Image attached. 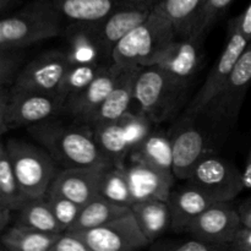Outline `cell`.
<instances>
[{"instance_id": "1", "label": "cell", "mask_w": 251, "mask_h": 251, "mask_svg": "<svg viewBox=\"0 0 251 251\" xmlns=\"http://www.w3.org/2000/svg\"><path fill=\"white\" fill-rule=\"evenodd\" d=\"M27 131L63 168L113 166L98 147L88 125L76 122L66 124L54 118L31 125L27 127Z\"/></svg>"}, {"instance_id": "2", "label": "cell", "mask_w": 251, "mask_h": 251, "mask_svg": "<svg viewBox=\"0 0 251 251\" xmlns=\"http://www.w3.org/2000/svg\"><path fill=\"white\" fill-rule=\"evenodd\" d=\"M63 17L51 0H31L0 21V49H26L60 36Z\"/></svg>"}, {"instance_id": "3", "label": "cell", "mask_w": 251, "mask_h": 251, "mask_svg": "<svg viewBox=\"0 0 251 251\" xmlns=\"http://www.w3.org/2000/svg\"><path fill=\"white\" fill-rule=\"evenodd\" d=\"M190 83L178 80L158 65L144 66L135 82L134 100L154 124L174 115L186 100Z\"/></svg>"}, {"instance_id": "4", "label": "cell", "mask_w": 251, "mask_h": 251, "mask_svg": "<svg viewBox=\"0 0 251 251\" xmlns=\"http://www.w3.org/2000/svg\"><path fill=\"white\" fill-rule=\"evenodd\" d=\"M176 37L172 22L153 7L146 21L115 46L112 61L122 66L153 65Z\"/></svg>"}, {"instance_id": "5", "label": "cell", "mask_w": 251, "mask_h": 251, "mask_svg": "<svg viewBox=\"0 0 251 251\" xmlns=\"http://www.w3.org/2000/svg\"><path fill=\"white\" fill-rule=\"evenodd\" d=\"M7 153L22 191L28 199L46 198L59 173V164L42 146L20 139H9Z\"/></svg>"}, {"instance_id": "6", "label": "cell", "mask_w": 251, "mask_h": 251, "mask_svg": "<svg viewBox=\"0 0 251 251\" xmlns=\"http://www.w3.org/2000/svg\"><path fill=\"white\" fill-rule=\"evenodd\" d=\"M65 102L56 93L14 92L0 87V132L31 126L64 113Z\"/></svg>"}, {"instance_id": "7", "label": "cell", "mask_w": 251, "mask_h": 251, "mask_svg": "<svg viewBox=\"0 0 251 251\" xmlns=\"http://www.w3.org/2000/svg\"><path fill=\"white\" fill-rule=\"evenodd\" d=\"M228 34L229 37H228V42L225 49L221 53L217 63L208 73L203 85L194 96L193 100L189 102L188 107L184 112L185 117L198 119L206 109V107L210 104L211 100L222 92L229 80V76L238 59L249 43V39L245 38L235 27L230 26V25H228Z\"/></svg>"}, {"instance_id": "8", "label": "cell", "mask_w": 251, "mask_h": 251, "mask_svg": "<svg viewBox=\"0 0 251 251\" xmlns=\"http://www.w3.org/2000/svg\"><path fill=\"white\" fill-rule=\"evenodd\" d=\"M188 183L203 191L215 202L233 201L245 189L242 172L232 162L212 153L199 163Z\"/></svg>"}, {"instance_id": "9", "label": "cell", "mask_w": 251, "mask_h": 251, "mask_svg": "<svg viewBox=\"0 0 251 251\" xmlns=\"http://www.w3.org/2000/svg\"><path fill=\"white\" fill-rule=\"evenodd\" d=\"M73 232L85 240L91 251H135L150 245L132 210L100 227Z\"/></svg>"}, {"instance_id": "10", "label": "cell", "mask_w": 251, "mask_h": 251, "mask_svg": "<svg viewBox=\"0 0 251 251\" xmlns=\"http://www.w3.org/2000/svg\"><path fill=\"white\" fill-rule=\"evenodd\" d=\"M251 85V41L245 47L244 51L238 59L234 69L229 76L227 85L222 92L211 100L202 114L213 123L227 125H234L239 115L243 100L245 98L248 88ZM200 115V117H201Z\"/></svg>"}, {"instance_id": "11", "label": "cell", "mask_w": 251, "mask_h": 251, "mask_svg": "<svg viewBox=\"0 0 251 251\" xmlns=\"http://www.w3.org/2000/svg\"><path fill=\"white\" fill-rule=\"evenodd\" d=\"M71 65L65 50L51 49L44 51L25 64L11 91L56 93Z\"/></svg>"}, {"instance_id": "12", "label": "cell", "mask_w": 251, "mask_h": 251, "mask_svg": "<svg viewBox=\"0 0 251 251\" xmlns=\"http://www.w3.org/2000/svg\"><path fill=\"white\" fill-rule=\"evenodd\" d=\"M230 202L212 203L189 226L186 234L216 245L221 251H228L230 240L243 227L239 211Z\"/></svg>"}, {"instance_id": "13", "label": "cell", "mask_w": 251, "mask_h": 251, "mask_svg": "<svg viewBox=\"0 0 251 251\" xmlns=\"http://www.w3.org/2000/svg\"><path fill=\"white\" fill-rule=\"evenodd\" d=\"M194 118L184 115L173 134V173L181 180H188L206 156L211 154L207 140Z\"/></svg>"}, {"instance_id": "14", "label": "cell", "mask_w": 251, "mask_h": 251, "mask_svg": "<svg viewBox=\"0 0 251 251\" xmlns=\"http://www.w3.org/2000/svg\"><path fill=\"white\" fill-rule=\"evenodd\" d=\"M120 70L122 66L114 61L105 64L87 87L66 100L64 114L73 118L76 123L87 125L96 110L102 105L114 87Z\"/></svg>"}, {"instance_id": "15", "label": "cell", "mask_w": 251, "mask_h": 251, "mask_svg": "<svg viewBox=\"0 0 251 251\" xmlns=\"http://www.w3.org/2000/svg\"><path fill=\"white\" fill-rule=\"evenodd\" d=\"M108 166H85L59 171L48 193L59 194L80 206L100 196L103 176Z\"/></svg>"}, {"instance_id": "16", "label": "cell", "mask_w": 251, "mask_h": 251, "mask_svg": "<svg viewBox=\"0 0 251 251\" xmlns=\"http://www.w3.org/2000/svg\"><path fill=\"white\" fill-rule=\"evenodd\" d=\"M202 41L194 34L176 37L159 56L156 65L178 80L190 83L202 64Z\"/></svg>"}, {"instance_id": "17", "label": "cell", "mask_w": 251, "mask_h": 251, "mask_svg": "<svg viewBox=\"0 0 251 251\" xmlns=\"http://www.w3.org/2000/svg\"><path fill=\"white\" fill-rule=\"evenodd\" d=\"M125 173L135 202L146 200H168L176 178L173 171H162L142 163L129 162Z\"/></svg>"}, {"instance_id": "18", "label": "cell", "mask_w": 251, "mask_h": 251, "mask_svg": "<svg viewBox=\"0 0 251 251\" xmlns=\"http://www.w3.org/2000/svg\"><path fill=\"white\" fill-rule=\"evenodd\" d=\"M152 7L140 5L122 4L103 21L98 22V33L108 58L112 60L113 49L132 29L146 21Z\"/></svg>"}, {"instance_id": "19", "label": "cell", "mask_w": 251, "mask_h": 251, "mask_svg": "<svg viewBox=\"0 0 251 251\" xmlns=\"http://www.w3.org/2000/svg\"><path fill=\"white\" fill-rule=\"evenodd\" d=\"M65 53L71 64H104V60H110L103 48L97 24L73 22L65 29Z\"/></svg>"}, {"instance_id": "20", "label": "cell", "mask_w": 251, "mask_h": 251, "mask_svg": "<svg viewBox=\"0 0 251 251\" xmlns=\"http://www.w3.org/2000/svg\"><path fill=\"white\" fill-rule=\"evenodd\" d=\"M140 70L141 68L139 66H122L114 87L87 123L88 126L100 123L117 122L129 112L130 104L134 100L135 82Z\"/></svg>"}, {"instance_id": "21", "label": "cell", "mask_w": 251, "mask_h": 251, "mask_svg": "<svg viewBox=\"0 0 251 251\" xmlns=\"http://www.w3.org/2000/svg\"><path fill=\"white\" fill-rule=\"evenodd\" d=\"M167 202L171 208L172 229L185 233L189 226L215 201L200 189L188 183V185L173 189Z\"/></svg>"}, {"instance_id": "22", "label": "cell", "mask_w": 251, "mask_h": 251, "mask_svg": "<svg viewBox=\"0 0 251 251\" xmlns=\"http://www.w3.org/2000/svg\"><path fill=\"white\" fill-rule=\"evenodd\" d=\"M63 19L81 24H98L109 16L119 0H51Z\"/></svg>"}, {"instance_id": "23", "label": "cell", "mask_w": 251, "mask_h": 251, "mask_svg": "<svg viewBox=\"0 0 251 251\" xmlns=\"http://www.w3.org/2000/svg\"><path fill=\"white\" fill-rule=\"evenodd\" d=\"M131 210L150 244L172 228L171 208L167 201L146 200L135 202Z\"/></svg>"}, {"instance_id": "24", "label": "cell", "mask_w": 251, "mask_h": 251, "mask_svg": "<svg viewBox=\"0 0 251 251\" xmlns=\"http://www.w3.org/2000/svg\"><path fill=\"white\" fill-rule=\"evenodd\" d=\"M129 162L147 164L162 171H173V145L171 137L152 131L129 156Z\"/></svg>"}, {"instance_id": "25", "label": "cell", "mask_w": 251, "mask_h": 251, "mask_svg": "<svg viewBox=\"0 0 251 251\" xmlns=\"http://www.w3.org/2000/svg\"><path fill=\"white\" fill-rule=\"evenodd\" d=\"M59 235L15 223L1 233L0 244L10 251H49Z\"/></svg>"}, {"instance_id": "26", "label": "cell", "mask_w": 251, "mask_h": 251, "mask_svg": "<svg viewBox=\"0 0 251 251\" xmlns=\"http://www.w3.org/2000/svg\"><path fill=\"white\" fill-rule=\"evenodd\" d=\"M91 129L98 147L107 157L108 161L113 166H124L127 162L131 150L119 120L92 125Z\"/></svg>"}, {"instance_id": "27", "label": "cell", "mask_w": 251, "mask_h": 251, "mask_svg": "<svg viewBox=\"0 0 251 251\" xmlns=\"http://www.w3.org/2000/svg\"><path fill=\"white\" fill-rule=\"evenodd\" d=\"M129 211H131V207L113 202L100 195L81 207L77 220L75 221L73 227L68 230L92 229V228L100 227L119 216L125 215Z\"/></svg>"}, {"instance_id": "28", "label": "cell", "mask_w": 251, "mask_h": 251, "mask_svg": "<svg viewBox=\"0 0 251 251\" xmlns=\"http://www.w3.org/2000/svg\"><path fill=\"white\" fill-rule=\"evenodd\" d=\"M206 0H161L154 6L172 22L176 36H188Z\"/></svg>"}, {"instance_id": "29", "label": "cell", "mask_w": 251, "mask_h": 251, "mask_svg": "<svg viewBox=\"0 0 251 251\" xmlns=\"http://www.w3.org/2000/svg\"><path fill=\"white\" fill-rule=\"evenodd\" d=\"M16 223L28 226L34 229L53 234H61L65 230L59 225L53 210L46 198L28 199L17 211Z\"/></svg>"}, {"instance_id": "30", "label": "cell", "mask_w": 251, "mask_h": 251, "mask_svg": "<svg viewBox=\"0 0 251 251\" xmlns=\"http://www.w3.org/2000/svg\"><path fill=\"white\" fill-rule=\"evenodd\" d=\"M28 200L15 176L5 142L0 145V208L17 212Z\"/></svg>"}, {"instance_id": "31", "label": "cell", "mask_w": 251, "mask_h": 251, "mask_svg": "<svg viewBox=\"0 0 251 251\" xmlns=\"http://www.w3.org/2000/svg\"><path fill=\"white\" fill-rule=\"evenodd\" d=\"M125 164L107 167L100 186V195L113 202L131 207L134 205V199L125 173Z\"/></svg>"}, {"instance_id": "32", "label": "cell", "mask_w": 251, "mask_h": 251, "mask_svg": "<svg viewBox=\"0 0 251 251\" xmlns=\"http://www.w3.org/2000/svg\"><path fill=\"white\" fill-rule=\"evenodd\" d=\"M104 64H73L64 76L56 95L66 102L68 98L87 87L100 73Z\"/></svg>"}, {"instance_id": "33", "label": "cell", "mask_w": 251, "mask_h": 251, "mask_svg": "<svg viewBox=\"0 0 251 251\" xmlns=\"http://www.w3.org/2000/svg\"><path fill=\"white\" fill-rule=\"evenodd\" d=\"M130 150H134L152 132L154 123L144 112H127L119 119Z\"/></svg>"}, {"instance_id": "34", "label": "cell", "mask_w": 251, "mask_h": 251, "mask_svg": "<svg viewBox=\"0 0 251 251\" xmlns=\"http://www.w3.org/2000/svg\"><path fill=\"white\" fill-rule=\"evenodd\" d=\"M233 1L234 0H206L189 34L198 36L201 39L205 38L216 21L222 16L223 12L230 6Z\"/></svg>"}, {"instance_id": "35", "label": "cell", "mask_w": 251, "mask_h": 251, "mask_svg": "<svg viewBox=\"0 0 251 251\" xmlns=\"http://www.w3.org/2000/svg\"><path fill=\"white\" fill-rule=\"evenodd\" d=\"M25 60L26 49H0V87L14 86Z\"/></svg>"}, {"instance_id": "36", "label": "cell", "mask_w": 251, "mask_h": 251, "mask_svg": "<svg viewBox=\"0 0 251 251\" xmlns=\"http://www.w3.org/2000/svg\"><path fill=\"white\" fill-rule=\"evenodd\" d=\"M47 200H48L59 225L63 227L64 230L70 229L75 221L77 220L82 206L74 202L73 200L65 198V196L53 193L47 194Z\"/></svg>"}, {"instance_id": "37", "label": "cell", "mask_w": 251, "mask_h": 251, "mask_svg": "<svg viewBox=\"0 0 251 251\" xmlns=\"http://www.w3.org/2000/svg\"><path fill=\"white\" fill-rule=\"evenodd\" d=\"M147 249L156 251H221L216 245L193 237L189 239H157L151 243Z\"/></svg>"}, {"instance_id": "38", "label": "cell", "mask_w": 251, "mask_h": 251, "mask_svg": "<svg viewBox=\"0 0 251 251\" xmlns=\"http://www.w3.org/2000/svg\"><path fill=\"white\" fill-rule=\"evenodd\" d=\"M49 251H91V249L77 233L65 230L59 235Z\"/></svg>"}, {"instance_id": "39", "label": "cell", "mask_w": 251, "mask_h": 251, "mask_svg": "<svg viewBox=\"0 0 251 251\" xmlns=\"http://www.w3.org/2000/svg\"><path fill=\"white\" fill-rule=\"evenodd\" d=\"M228 251H251V228L243 226L228 245Z\"/></svg>"}, {"instance_id": "40", "label": "cell", "mask_w": 251, "mask_h": 251, "mask_svg": "<svg viewBox=\"0 0 251 251\" xmlns=\"http://www.w3.org/2000/svg\"><path fill=\"white\" fill-rule=\"evenodd\" d=\"M228 25L235 27L245 38L251 41V1L247 6V9L242 14L238 15L237 17H233L228 22Z\"/></svg>"}, {"instance_id": "41", "label": "cell", "mask_w": 251, "mask_h": 251, "mask_svg": "<svg viewBox=\"0 0 251 251\" xmlns=\"http://www.w3.org/2000/svg\"><path fill=\"white\" fill-rule=\"evenodd\" d=\"M238 211H239L243 226L251 228V199L245 201L244 203H242L239 208H238Z\"/></svg>"}, {"instance_id": "42", "label": "cell", "mask_w": 251, "mask_h": 251, "mask_svg": "<svg viewBox=\"0 0 251 251\" xmlns=\"http://www.w3.org/2000/svg\"><path fill=\"white\" fill-rule=\"evenodd\" d=\"M12 213H14V211L7 210V208H0V233H2L10 227Z\"/></svg>"}, {"instance_id": "43", "label": "cell", "mask_w": 251, "mask_h": 251, "mask_svg": "<svg viewBox=\"0 0 251 251\" xmlns=\"http://www.w3.org/2000/svg\"><path fill=\"white\" fill-rule=\"evenodd\" d=\"M122 4L130 5H140V6H149L153 9L161 0H119Z\"/></svg>"}, {"instance_id": "44", "label": "cell", "mask_w": 251, "mask_h": 251, "mask_svg": "<svg viewBox=\"0 0 251 251\" xmlns=\"http://www.w3.org/2000/svg\"><path fill=\"white\" fill-rule=\"evenodd\" d=\"M20 1L21 0H0V12H1V16L9 14L10 10L14 9Z\"/></svg>"}, {"instance_id": "45", "label": "cell", "mask_w": 251, "mask_h": 251, "mask_svg": "<svg viewBox=\"0 0 251 251\" xmlns=\"http://www.w3.org/2000/svg\"><path fill=\"white\" fill-rule=\"evenodd\" d=\"M243 184L245 189H251V159H247L244 171L242 172Z\"/></svg>"}, {"instance_id": "46", "label": "cell", "mask_w": 251, "mask_h": 251, "mask_svg": "<svg viewBox=\"0 0 251 251\" xmlns=\"http://www.w3.org/2000/svg\"><path fill=\"white\" fill-rule=\"evenodd\" d=\"M248 159H251V150H250V152H249V156H248Z\"/></svg>"}]
</instances>
